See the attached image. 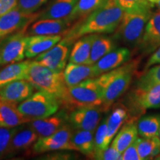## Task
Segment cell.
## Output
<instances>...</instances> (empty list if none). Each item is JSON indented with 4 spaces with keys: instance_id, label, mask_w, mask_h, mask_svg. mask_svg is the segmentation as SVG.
I'll use <instances>...</instances> for the list:
<instances>
[{
    "instance_id": "cell-1",
    "label": "cell",
    "mask_w": 160,
    "mask_h": 160,
    "mask_svg": "<svg viewBox=\"0 0 160 160\" xmlns=\"http://www.w3.org/2000/svg\"><path fill=\"white\" fill-rule=\"evenodd\" d=\"M124 11L114 0H108L101 7L78 22L72 28L68 30L63 39L71 44L85 35L113 33Z\"/></svg>"
},
{
    "instance_id": "cell-2",
    "label": "cell",
    "mask_w": 160,
    "mask_h": 160,
    "mask_svg": "<svg viewBox=\"0 0 160 160\" xmlns=\"http://www.w3.org/2000/svg\"><path fill=\"white\" fill-rule=\"evenodd\" d=\"M135 65V62L127 63L97 77L102 91L101 108L103 111H108L115 102L128 89Z\"/></svg>"
},
{
    "instance_id": "cell-3",
    "label": "cell",
    "mask_w": 160,
    "mask_h": 160,
    "mask_svg": "<svg viewBox=\"0 0 160 160\" xmlns=\"http://www.w3.org/2000/svg\"><path fill=\"white\" fill-rule=\"evenodd\" d=\"M151 5L124 12L114 31L115 40L129 46L138 45L144 30L152 15Z\"/></svg>"
},
{
    "instance_id": "cell-4",
    "label": "cell",
    "mask_w": 160,
    "mask_h": 160,
    "mask_svg": "<svg viewBox=\"0 0 160 160\" xmlns=\"http://www.w3.org/2000/svg\"><path fill=\"white\" fill-rule=\"evenodd\" d=\"M60 104L71 111L83 107H101L102 91L97 77L88 79L76 85L67 87Z\"/></svg>"
},
{
    "instance_id": "cell-5",
    "label": "cell",
    "mask_w": 160,
    "mask_h": 160,
    "mask_svg": "<svg viewBox=\"0 0 160 160\" xmlns=\"http://www.w3.org/2000/svg\"><path fill=\"white\" fill-rule=\"evenodd\" d=\"M27 80L35 88L47 92L59 100V104L67 89L63 77V71L57 72L40 65L37 62H31L28 72Z\"/></svg>"
},
{
    "instance_id": "cell-6",
    "label": "cell",
    "mask_w": 160,
    "mask_h": 160,
    "mask_svg": "<svg viewBox=\"0 0 160 160\" xmlns=\"http://www.w3.org/2000/svg\"><path fill=\"white\" fill-rule=\"evenodd\" d=\"M59 108L57 98L47 92L33 93L18 106L20 113L31 121L55 114Z\"/></svg>"
},
{
    "instance_id": "cell-7",
    "label": "cell",
    "mask_w": 160,
    "mask_h": 160,
    "mask_svg": "<svg viewBox=\"0 0 160 160\" xmlns=\"http://www.w3.org/2000/svg\"><path fill=\"white\" fill-rule=\"evenodd\" d=\"M26 29L22 30L0 39V65L22 62L25 57L28 41Z\"/></svg>"
},
{
    "instance_id": "cell-8",
    "label": "cell",
    "mask_w": 160,
    "mask_h": 160,
    "mask_svg": "<svg viewBox=\"0 0 160 160\" xmlns=\"http://www.w3.org/2000/svg\"><path fill=\"white\" fill-rule=\"evenodd\" d=\"M72 133L71 126L64 125L53 134L39 138L32 148L33 154H40L48 151H75L71 142Z\"/></svg>"
},
{
    "instance_id": "cell-9",
    "label": "cell",
    "mask_w": 160,
    "mask_h": 160,
    "mask_svg": "<svg viewBox=\"0 0 160 160\" xmlns=\"http://www.w3.org/2000/svg\"><path fill=\"white\" fill-rule=\"evenodd\" d=\"M39 13H26L16 7L0 17V39L26 29L37 19Z\"/></svg>"
},
{
    "instance_id": "cell-10",
    "label": "cell",
    "mask_w": 160,
    "mask_h": 160,
    "mask_svg": "<svg viewBox=\"0 0 160 160\" xmlns=\"http://www.w3.org/2000/svg\"><path fill=\"white\" fill-rule=\"evenodd\" d=\"M70 45L71 44L62 39L51 48L36 57L35 62L52 71H63L69 59Z\"/></svg>"
},
{
    "instance_id": "cell-11",
    "label": "cell",
    "mask_w": 160,
    "mask_h": 160,
    "mask_svg": "<svg viewBox=\"0 0 160 160\" xmlns=\"http://www.w3.org/2000/svg\"><path fill=\"white\" fill-rule=\"evenodd\" d=\"M132 107L142 113L146 110L160 108V85L137 87L131 95Z\"/></svg>"
},
{
    "instance_id": "cell-12",
    "label": "cell",
    "mask_w": 160,
    "mask_h": 160,
    "mask_svg": "<svg viewBox=\"0 0 160 160\" xmlns=\"http://www.w3.org/2000/svg\"><path fill=\"white\" fill-rule=\"evenodd\" d=\"M101 107H83L74 109L69 116L71 126L77 130L95 132L101 120Z\"/></svg>"
},
{
    "instance_id": "cell-13",
    "label": "cell",
    "mask_w": 160,
    "mask_h": 160,
    "mask_svg": "<svg viewBox=\"0 0 160 160\" xmlns=\"http://www.w3.org/2000/svg\"><path fill=\"white\" fill-rule=\"evenodd\" d=\"M160 46V11L152 13L146 24L138 47L143 55L151 54Z\"/></svg>"
},
{
    "instance_id": "cell-14",
    "label": "cell",
    "mask_w": 160,
    "mask_h": 160,
    "mask_svg": "<svg viewBox=\"0 0 160 160\" xmlns=\"http://www.w3.org/2000/svg\"><path fill=\"white\" fill-rule=\"evenodd\" d=\"M131 53L128 48L122 47L114 49L98 60L92 65L93 70V76H99L117 68L127 62L131 59Z\"/></svg>"
},
{
    "instance_id": "cell-15",
    "label": "cell",
    "mask_w": 160,
    "mask_h": 160,
    "mask_svg": "<svg viewBox=\"0 0 160 160\" xmlns=\"http://www.w3.org/2000/svg\"><path fill=\"white\" fill-rule=\"evenodd\" d=\"M33 89L34 87L27 79L17 80L0 88V99L18 104L33 94Z\"/></svg>"
},
{
    "instance_id": "cell-16",
    "label": "cell",
    "mask_w": 160,
    "mask_h": 160,
    "mask_svg": "<svg viewBox=\"0 0 160 160\" xmlns=\"http://www.w3.org/2000/svg\"><path fill=\"white\" fill-rule=\"evenodd\" d=\"M71 25L66 19H37V22L30 26L28 34L58 35L67 31Z\"/></svg>"
},
{
    "instance_id": "cell-17",
    "label": "cell",
    "mask_w": 160,
    "mask_h": 160,
    "mask_svg": "<svg viewBox=\"0 0 160 160\" xmlns=\"http://www.w3.org/2000/svg\"><path fill=\"white\" fill-rule=\"evenodd\" d=\"M29 36V35H28ZM62 39L61 35L29 36L25 50V57L33 58L51 48Z\"/></svg>"
},
{
    "instance_id": "cell-18",
    "label": "cell",
    "mask_w": 160,
    "mask_h": 160,
    "mask_svg": "<svg viewBox=\"0 0 160 160\" xmlns=\"http://www.w3.org/2000/svg\"><path fill=\"white\" fill-rule=\"evenodd\" d=\"M31 122L20 113L17 104L0 99V127L15 128Z\"/></svg>"
},
{
    "instance_id": "cell-19",
    "label": "cell",
    "mask_w": 160,
    "mask_h": 160,
    "mask_svg": "<svg viewBox=\"0 0 160 160\" xmlns=\"http://www.w3.org/2000/svg\"><path fill=\"white\" fill-rule=\"evenodd\" d=\"M63 77L67 87L76 85L86 79L94 78L93 66L69 62L64 69Z\"/></svg>"
},
{
    "instance_id": "cell-20",
    "label": "cell",
    "mask_w": 160,
    "mask_h": 160,
    "mask_svg": "<svg viewBox=\"0 0 160 160\" xmlns=\"http://www.w3.org/2000/svg\"><path fill=\"white\" fill-rule=\"evenodd\" d=\"M39 139V136L31 127L17 128L11 138L8 153H17L30 148Z\"/></svg>"
},
{
    "instance_id": "cell-21",
    "label": "cell",
    "mask_w": 160,
    "mask_h": 160,
    "mask_svg": "<svg viewBox=\"0 0 160 160\" xmlns=\"http://www.w3.org/2000/svg\"><path fill=\"white\" fill-rule=\"evenodd\" d=\"M79 0H53L43 11L40 12L37 19H65Z\"/></svg>"
},
{
    "instance_id": "cell-22",
    "label": "cell",
    "mask_w": 160,
    "mask_h": 160,
    "mask_svg": "<svg viewBox=\"0 0 160 160\" xmlns=\"http://www.w3.org/2000/svg\"><path fill=\"white\" fill-rule=\"evenodd\" d=\"M64 124H65V115L58 113L42 119L33 120L31 121L30 127L34 130L39 136V138H42L53 134Z\"/></svg>"
},
{
    "instance_id": "cell-23",
    "label": "cell",
    "mask_w": 160,
    "mask_h": 160,
    "mask_svg": "<svg viewBox=\"0 0 160 160\" xmlns=\"http://www.w3.org/2000/svg\"><path fill=\"white\" fill-rule=\"evenodd\" d=\"M97 34H88L79 38L72 48L69 62L75 64L87 65L91 55L92 44Z\"/></svg>"
},
{
    "instance_id": "cell-24",
    "label": "cell",
    "mask_w": 160,
    "mask_h": 160,
    "mask_svg": "<svg viewBox=\"0 0 160 160\" xmlns=\"http://www.w3.org/2000/svg\"><path fill=\"white\" fill-rule=\"evenodd\" d=\"M129 117L128 110L122 105H118L107 117V138L105 146L108 147L112 139Z\"/></svg>"
},
{
    "instance_id": "cell-25",
    "label": "cell",
    "mask_w": 160,
    "mask_h": 160,
    "mask_svg": "<svg viewBox=\"0 0 160 160\" xmlns=\"http://www.w3.org/2000/svg\"><path fill=\"white\" fill-rule=\"evenodd\" d=\"M30 63L29 61L11 63L0 70V88L12 82L27 79Z\"/></svg>"
},
{
    "instance_id": "cell-26",
    "label": "cell",
    "mask_w": 160,
    "mask_h": 160,
    "mask_svg": "<svg viewBox=\"0 0 160 160\" xmlns=\"http://www.w3.org/2000/svg\"><path fill=\"white\" fill-rule=\"evenodd\" d=\"M137 124L134 122L128 121L117 132L113 139L111 145L119 153H122V152L137 139Z\"/></svg>"
},
{
    "instance_id": "cell-27",
    "label": "cell",
    "mask_w": 160,
    "mask_h": 160,
    "mask_svg": "<svg viewBox=\"0 0 160 160\" xmlns=\"http://www.w3.org/2000/svg\"><path fill=\"white\" fill-rule=\"evenodd\" d=\"M93 131L77 130L72 134L71 142L75 151L90 157L95 150Z\"/></svg>"
},
{
    "instance_id": "cell-28",
    "label": "cell",
    "mask_w": 160,
    "mask_h": 160,
    "mask_svg": "<svg viewBox=\"0 0 160 160\" xmlns=\"http://www.w3.org/2000/svg\"><path fill=\"white\" fill-rule=\"evenodd\" d=\"M117 47L114 40L106 36L97 34L92 44L90 58L87 65H93Z\"/></svg>"
},
{
    "instance_id": "cell-29",
    "label": "cell",
    "mask_w": 160,
    "mask_h": 160,
    "mask_svg": "<svg viewBox=\"0 0 160 160\" xmlns=\"http://www.w3.org/2000/svg\"><path fill=\"white\" fill-rule=\"evenodd\" d=\"M108 0H79L71 13L65 18L71 24L79 22L104 5Z\"/></svg>"
},
{
    "instance_id": "cell-30",
    "label": "cell",
    "mask_w": 160,
    "mask_h": 160,
    "mask_svg": "<svg viewBox=\"0 0 160 160\" xmlns=\"http://www.w3.org/2000/svg\"><path fill=\"white\" fill-rule=\"evenodd\" d=\"M137 147L140 159H153L160 154V139L159 137H137Z\"/></svg>"
},
{
    "instance_id": "cell-31",
    "label": "cell",
    "mask_w": 160,
    "mask_h": 160,
    "mask_svg": "<svg viewBox=\"0 0 160 160\" xmlns=\"http://www.w3.org/2000/svg\"><path fill=\"white\" fill-rule=\"evenodd\" d=\"M138 134L141 137H159L160 116L151 115L142 117L137 122Z\"/></svg>"
},
{
    "instance_id": "cell-32",
    "label": "cell",
    "mask_w": 160,
    "mask_h": 160,
    "mask_svg": "<svg viewBox=\"0 0 160 160\" xmlns=\"http://www.w3.org/2000/svg\"><path fill=\"white\" fill-rule=\"evenodd\" d=\"M154 85H160V64L146 70L137 83V87H148Z\"/></svg>"
},
{
    "instance_id": "cell-33",
    "label": "cell",
    "mask_w": 160,
    "mask_h": 160,
    "mask_svg": "<svg viewBox=\"0 0 160 160\" xmlns=\"http://www.w3.org/2000/svg\"><path fill=\"white\" fill-rule=\"evenodd\" d=\"M122 153L113 146H108L103 150L94 151L90 158L97 160H121Z\"/></svg>"
},
{
    "instance_id": "cell-34",
    "label": "cell",
    "mask_w": 160,
    "mask_h": 160,
    "mask_svg": "<svg viewBox=\"0 0 160 160\" xmlns=\"http://www.w3.org/2000/svg\"><path fill=\"white\" fill-rule=\"evenodd\" d=\"M18 128L0 127V157L8 153L11 138Z\"/></svg>"
},
{
    "instance_id": "cell-35",
    "label": "cell",
    "mask_w": 160,
    "mask_h": 160,
    "mask_svg": "<svg viewBox=\"0 0 160 160\" xmlns=\"http://www.w3.org/2000/svg\"><path fill=\"white\" fill-rule=\"evenodd\" d=\"M107 117H105L102 122L99 124L96 129L94 135V143H95V150H103L106 148L105 142L107 138Z\"/></svg>"
},
{
    "instance_id": "cell-36",
    "label": "cell",
    "mask_w": 160,
    "mask_h": 160,
    "mask_svg": "<svg viewBox=\"0 0 160 160\" xmlns=\"http://www.w3.org/2000/svg\"><path fill=\"white\" fill-rule=\"evenodd\" d=\"M49 0H18L17 7L26 13H36Z\"/></svg>"
},
{
    "instance_id": "cell-37",
    "label": "cell",
    "mask_w": 160,
    "mask_h": 160,
    "mask_svg": "<svg viewBox=\"0 0 160 160\" xmlns=\"http://www.w3.org/2000/svg\"><path fill=\"white\" fill-rule=\"evenodd\" d=\"M114 1L124 12L139 8L144 6L151 5L148 0H114Z\"/></svg>"
},
{
    "instance_id": "cell-38",
    "label": "cell",
    "mask_w": 160,
    "mask_h": 160,
    "mask_svg": "<svg viewBox=\"0 0 160 160\" xmlns=\"http://www.w3.org/2000/svg\"><path fill=\"white\" fill-rule=\"evenodd\" d=\"M121 160H141L137 151V139L122 152Z\"/></svg>"
},
{
    "instance_id": "cell-39",
    "label": "cell",
    "mask_w": 160,
    "mask_h": 160,
    "mask_svg": "<svg viewBox=\"0 0 160 160\" xmlns=\"http://www.w3.org/2000/svg\"><path fill=\"white\" fill-rule=\"evenodd\" d=\"M17 3L18 0H0V17L15 8Z\"/></svg>"
},
{
    "instance_id": "cell-40",
    "label": "cell",
    "mask_w": 160,
    "mask_h": 160,
    "mask_svg": "<svg viewBox=\"0 0 160 160\" xmlns=\"http://www.w3.org/2000/svg\"><path fill=\"white\" fill-rule=\"evenodd\" d=\"M158 64H160V46L154 52L152 53L151 56L145 64V71L152 67V66L158 65Z\"/></svg>"
},
{
    "instance_id": "cell-41",
    "label": "cell",
    "mask_w": 160,
    "mask_h": 160,
    "mask_svg": "<svg viewBox=\"0 0 160 160\" xmlns=\"http://www.w3.org/2000/svg\"><path fill=\"white\" fill-rule=\"evenodd\" d=\"M151 7H156L158 9L157 11H160V0H148Z\"/></svg>"
},
{
    "instance_id": "cell-42",
    "label": "cell",
    "mask_w": 160,
    "mask_h": 160,
    "mask_svg": "<svg viewBox=\"0 0 160 160\" xmlns=\"http://www.w3.org/2000/svg\"><path fill=\"white\" fill-rule=\"evenodd\" d=\"M159 139H160V128H159Z\"/></svg>"
}]
</instances>
